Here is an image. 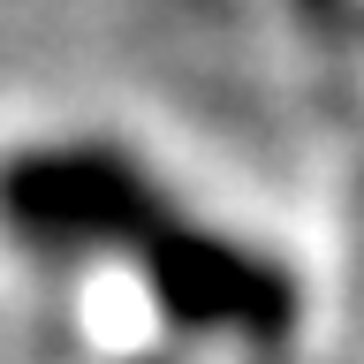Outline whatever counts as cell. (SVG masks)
<instances>
[{"instance_id": "cell-2", "label": "cell", "mask_w": 364, "mask_h": 364, "mask_svg": "<svg viewBox=\"0 0 364 364\" xmlns=\"http://www.w3.org/2000/svg\"><path fill=\"white\" fill-rule=\"evenodd\" d=\"M144 289L175 334H243V341H281L296 326V281L266 250L228 243L213 228L167 220L136 250Z\"/></svg>"}, {"instance_id": "cell-3", "label": "cell", "mask_w": 364, "mask_h": 364, "mask_svg": "<svg viewBox=\"0 0 364 364\" xmlns=\"http://www.w3.org/2000/svg\"><path fill=\"white\" fill-rule=\"evenodd\" d=\"M129 364H175V357H159V349H152V357H129Z\"/></svg>"}, {"instance_id": "cell-1", "label": "cell", "mask_w": 364, "mask_h": 364, "mask_svg": "<svg viewBox=\"0 0 364 364\" xmlns=\"http://www.w3.org/2000/svg\"><path fill=\"white\" fill-rule=\"evenodd\" d=\"M0 228L31 250H144L167 228L152 175L114 144H23L0 159Z\"/></svg>"}]
</instances>
